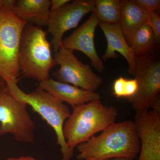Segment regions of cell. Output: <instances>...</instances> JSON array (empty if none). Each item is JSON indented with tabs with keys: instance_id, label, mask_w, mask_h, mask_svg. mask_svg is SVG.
I'll use <instances>...</instances> for the list:
<instances>
[{
	"instance_id": "obj_1",
	"label": "cell",
	"mask_w": 160,
	"mask_h": 160,
	"mask_svg": "<svg viewBox=\"0 0 160 160\" xmlns=\"http://www.w3.org/2000/svg\"><path fill=\"white\" fill-rule=\"evenodd\" d=\"M76 148L78 160L135 159L139 152L140 142L134 122L127 120L112 124L101 134L92 137Z\"/></svg>"
},
{
	"instance_id": "obj_2",
	"label": "cell",
	"mask_w": 160,
	"mask_h": 160,
	"mask_svg": "<svg viewBox=\"0 0 160 160\" xmlns=\"http://www.w3.org/2000/svg\"><path fill=\"white\" fill-rule=\"evenodd\" d=\"M72 108L63 133L67 146L73 152L78 145L115 123L118 116L115 106H105L100 99Z\"/></svg>"
},
{
	"instance_id": "obj_3",
	"label": "cell",
	"mask_w": 160,
	"mask_h": 160,
	"mask_svg": "<svg viewBox=\"0 0 160 160\" xmlns=\"http://www.w3.org/2000/svg\"><path fill=\"white\" fill-rule=\"evenodd\" d=\"M17 83L16 81L6 82L12 95L18 101L31 106L32 110L51 126L56 135L57 143L60 147L62 160H71L74 152L67 146L63 133L64 124L71 113L69 107L45 90L37 88L30 93H26Z\"/></svg>"
},
{
	"instance_id": "obj_4",
	"label": "cell",
	"mask_w": 160,
	"mask_h": 160,
	"mask_svg": "<svg viewBox=\"0 0 160 160\" xmlns=\"http://www.w3.org/2000/svg\"><path fill=\"white\" fill-rule=\"evenodd\" d=\"M46 35L42 27L30 24L23 29L18 58L23 77L42 82L50 78L52 68L57 65Z\"/></svg>"
},
{
	"instance_id": "obj_5",
	"label": "cell",
	"mask_w": 160,
	"mask_h": 160,
	"mask_svg": "<svg viewBox=\"0 0 160 160\" xmlns=\"http://www.w3.org/2000/svg\"><path fill=\"white\" fill-rule=\"evenodd\" d=\"M27 25L15 15L12 9L0 7V78L6 83L18 81L20 42Z\"/></svg>"
},
{
	"instance_id": "obj_6",
	"label": "cell",
	"mask_w": 160,
	"mask_h": 160,
	"mask_svg": "<svg viewBox=\"0 0 160 160\" xmlns=\"http://www.w3.org/2000/svg\"><path fill=\"white\" fill-rule=\"evenodd\" d=\"M156 51L136 57L134 75L137 93L128 99L136 113L154 109L160 111V61Z\"/></svg>"
},
{
	"instance_id": "obj_7",
	"label": "cell",
	"mask_w": 160,
	"mask_h": 160,
	"mask_svg": "<svg viewBox=\"0 0 160 160\" xmlns=\"http://www.w3.org/2000/svg\"><path fill=\"white\" fill-rule=\"evenodd\" d=\"M36 129L27 105L15 98L6 86L0 92V137L9 133L16 142L33 143Z\"/></svg>"
},
{
	"instance_id": "obj_8",
	"label": "cell",
	"mask_w": 160,
	"mask_h": 160,
	"mask_svg": "<svg viewBox=\"0 0 160 160\" xmlns=\"http://www.w3.org/2000/svg\"><path fill=\"white\" fill-rule=\"evenodd\" d=\"M53 58L59 69L52 73L55 80L86 91L95 92L102 84V78L95 74L91 66L78 60L72 49L61 48Z\"/></svg>"
},
{
	"instance_id": "obj_9",
	"label": "cell",
	"mask_w": 160,
	"mask_h": 160,
	"mask_svg": "<svg viewBox=\"0 0 160 160\" xmlns=\"http://www.w3.org/2000/svg\"><path fill=\"white\" fill-rule=\"evenodd\" d=\"M94 10L93 0H75L50 12L47 26L52 37L51 44L54 52L61 48L65 32L76 28L83 18Z\"/></svg>"
},
{
	"instance_id": "obj_10",
	"label": "cell",
	"mask_w": 160,
	"mask_h": 160,
	"mask_svg": "<svg viewBox=\"0 0 160 160\" xmlns=\"http://www.w3.org/2000/svg\"><path fill=\"white\" fill-rule=\"evenodd\" d=\"M134 123L140 142L138 160H160V112L136 113Z\"/></svg>"
},
{
	"instance_id": "obj_11",
	"label": "cell",
	"mask_w": 160,
	"mask_h": 160,
	"mask_svg": "<svg viewBox=\"0 0 160 160\" xmlns=\"http://www.w3.org/2000/svg\"><path fill=\"white\" fill-rule=\"evenodd\" d=\"M99 21L94 12L82 25L62 40V48L81 52L89 58L96 70L102 72L105 66L97 53L94 44L95 32Z\"/></svg>"
},
{
	"instance_id": "obj_12",
	"label": "cell",
	"mask_w": 160,
	"mask_h": 160,
	"mask_svg": "<svg viewBox=\"0 0 160 160\" xmlns=\"http://www.w3.org/2000/svg\"><path fill=\"white\" fill-rule=\"evenodd\" d=\"M98 26L102 29L107 41V46L103 59L106 61L110 58H117L118 52L126 59L129 65L128 72L134 75L136 65V57L126 42V38L119 24H109L99 22Z\"/></svg>"
},
{
	"instance_id": "obj_13",
	"label": "cell",
	"mask_w": 160,
	"mask_h": 160,
	"mask_svg": "<svg viewBox=\"0 0 160 160\" xmlns=\"http://www.w3.org/2000/svg\"><path fill=\"white\" fill-rule=\"evenodd\" d=\"M38 88L47 92L61 102L68 103L72 107L101 98V95L97 92L86 91L51 78L40 82Z\"/></svg>"
},
{
	"instance_id": "obj_14",
	"label": "cell",
	"mask_w": 160,
	"mask_h": 160,
	"mask_svg": "<svg viewBox=\"0 0 160 160\" xmlns=\"http://www.w3.org/2000/svg\"><path fill=\"white\" fill-rule=\"evenodd\" d=\"M50 0H16L12 12L27 24L47 26L50 13Z\"/></svg>"
},
{
	"instance_id": "obj_15",
	"label": "cell",
	"mask_w": 160,
	"mask_h": 160,
	"mask_svg": "<svg viewBox=\"0 0 160 160\" xmlns=\"http://www.w3.org/2000/svg\"><path fill=\"white\" fill-rule=\"evenodd\" d=\"M119 22L128 44L130 46L136 32L146 22L148 12L140 8L133 0H122Z\"/></svg>"
},
{
	"instance_id": "obj_16",
	"label": "cell",
	"mask_w": 160,
	"mask_h": 160,
	"mask_svg": "<svg viewBox=\"0 0 160 160\" xmlns=\"http://www.w3.org/2000/svg\"><path fill=\"white\" fill-rule=\"evenodd\" d=\"M158 45L152 30L146 22L136 32L130 46L137 57L156 51Z\"/></svg>"
},
{
	"instance_id": "obj_17",
	"label": "cell",
	"mask_w": 160,
	"mask_h": 160,
	"mask_svg": "<svg viewBox=\"0 0 160 160\" xmlns=\"http://www.w3.org/2000/svg\"><path fill=\"white\" fill-rule=\"evenodd\" d=\"M94 12L99 22L118 24L121 14L120 0H95Z\"/></svg>"
},
{
	"instance_id": "obj_18",
	"label": "cell",
	"mask_w": 160,
	"mask_h": 160,
	"mask_svg": "<svg viewBox=\"0 0 160 160\" xmlns=\"http://www.w3.org/2000/svg\"><path fill=\"white\" fill-rule=\"evenodd\" d=\"M138 86L135 78L128 79L120 77L115 80L112 85L113 94L116 97L127 100L134 97L137 93Z\"/></svg>"
},
{
	"instance_id": "obj_19",
	"label": "cell",
	"mask_w": 160,
	"mask_h": 160,
	"mask_svg": "<svg viewBox=\"0 0 160 160\" xmlns=\"http://www.w3.org/2000/svg\"><path fill=\"white\" fill-rule=\"evenodd\" d=\"M146 22L151 28L158 45L160 41V17L157 12H148Z\"/></svg>"
},
{
	"instance_id": "obj_20",
	"label": "cell",
	"mask_w": 160,
	"mask_h": 160,
	"mask_svg": "<svg viewBox=\"0 0 160 160\" xmlns=\"http://www.w3.org/2000/svg\"><path fill=\"white\" fill-rule=\"evenodd\" d=\"M139 7L147 12H158L160 9V0H134Z\"/></svg>"
},
{
	"instance_id": "obj_21",
	"label": "cell",
	"mask_w": 160,
	"mask_h": 160,
	"mask_svg": "<svg viewBox=\"0 0 160 160\" xmlns=\"http://www.w3.org/2000/svg\"><path fill=\"white\" fill-rule=\"evenodd\" d=\"M70 0H51L50 5V12L57 10L69 2Z\"/></svg>"
},
{
	"instance_id": "obj_22",
	"label": "cell",
	"mask_w": 160,
	"mask_h": 160,
	"mask_svg": "<svg viewBox=\"0 0 160 160\" xmlns=\"http://www.w3.org/2000/svg\"><path fill=\"white\" fill-rule=\"evenodd\" d=\"M4 160H39L30 156H22L18 158H9Z\"/></svg>"
},
{
	"instance_id": "obj_23",
	"label": "cell",
	"mask_w": 160,
	"mask_h": 160,
	"mask_svg": "<svg viewBox=\"0 0 160 160\" xmlns=\"http://www.w3.org/2000/svg\"><path fill=\"white\" fill-rule=\"evenodd\" d=\"M6 86V82L2 78H0V92Z\"/></svg>"
},
{
	"instance_id": "obj_24",
	"label": "cell",
	"mask_w": 160,
	"mask_h": 160,
	"mask_svg": "<svg viewBox=\"0 0 160 160\" xmlns=\"http://www.w3.org/2000/svg\"><path fill=\"white\" fill-rule=\"evenodd\" d=\"M135 159L132 158H115L110 159L107 160H134Z\"/></svg>"
},
{
	"instance_id": "obj_25",
	"label": "cell",
	"mask_w": 160,
	"mask_h": 160,
	"mask_svg": "<svg viewBox=\"0 0 160 160\" xmlns=\"http://www.w3.org/2000/svg\"><path fill=\"white\" fill-rule=\"evenodd\" d=\"M85 160H96L93 159H92V158H88V159H86Z\"/></svg>"
}]
</instances>
